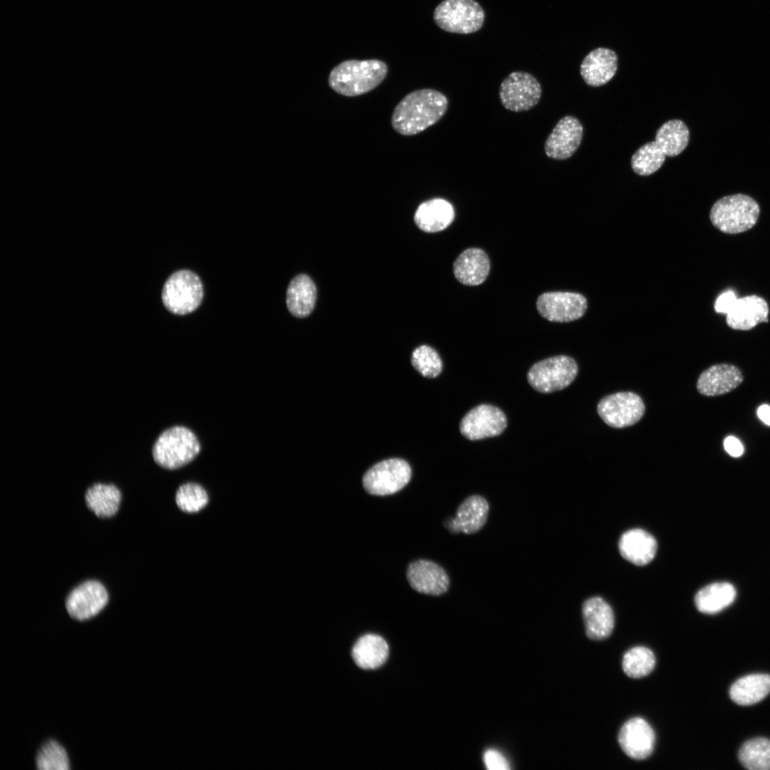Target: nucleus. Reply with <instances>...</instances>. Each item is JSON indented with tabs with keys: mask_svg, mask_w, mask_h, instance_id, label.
<instances>
[{
	"mask_svg": "<svg viewBox=\"0 0 770 770\" xmlns=\"http://www.w3.org/2000/svg\"><path fill=\"white\" fill-rule=\"evenodd\" d=\"M317 300V288L312 279L304 274L295 276L287 291V306L294 317H307L313 311Z\"/></svg>",
	"mask_w": 770,
	"mask_h": 770,
	"instance_id": "obj_26",
	"label": "nucleus"
},
{
	"mask_svg": "<svg viewBox=\"0 0 770 770\" xmlns=\"http://www.w3.org/2000/svg\"><path fill=\"white\" fill-rule=\"evenodd\" d=\"M200 451V445L195 433L186 427L176 426L166 429L158 437L152 454L158 466L175 469L192 461Z\"/></svg>",
	"mask_w": 770,
	"mask_h": 770,
	"instance_id": "obj_4",
	"label": "nucleus"
},
{
	"mask_svg": "<svg viewBox=\"0 0 770 770\" xmlns=\"http://www.w3.org/2000/svg\"><path fill=\"white\" fill-rule=\"evenodd\" d=\"M406 578L416 591L428 595L438 596L446 592L450 580L445 570L437 563L427 560L411 563L407 569Z\"/></svg>",
	"mask_w": 770,
	"mask_h": 770,
	"instance_id": "obj_16",
	"label": "nucleus"
},
{
	"mask_svg": "<svg viewBox=\"0 0 770 770\" xmlns=\"http://www.w3.org/2000/svg\"><path fill=\"white\" fill-rule=\"evenodd\" d=\"M498 96L505 109L522 112L532 109L539 103L542 88L539 81L532 74L514 71L500 83Z\"/></svg>",
	"mask_w": 770,
	"mask_h": 770,
	"instance_id": "obj_9",
	"label": "nucleus"
},
{
	"mask_svg": "<svg viewBox=\"0 0 770 770\" xmlns=\"http://www.w3.org/2000/svg\"><path fill=\"white\" fill-rule=\"evenodd\" d=\"M585 633L592 640L610 637L615 627L612 607L602 598L593 597L585 600L582 607Z\"/></svg>",
	"mask_w": 770,
	"mask_h": 770,
	"instance_id": "obj_21",
	"label": "nucleus"
},
{
	"mask_svg": "<svg viewBox=\"0 0 770 770\" xmlns=\"http://www.w3.org/2000/svg\"><path fill=\"white\" fill-rule=\"evenodd\" d=\"M489 512L487 500L479 495L466 498L458 507L455 518L447 523L450 532L473 534L486 524Z\"/></svg>",
	"mask_w": 770,
	"mask_h": 770,
	"instance_id": "obj_18",
	"label": "nucleus"
},
{
	"mask_svg": "<svg viewBox=\"0 0 770 770\" xmlns=\"http://www.w3.org/2000/svg\"><path fill=\"white\" fill-rule=\"evenodd\" d=\"M386 64L377 59L347 60L329 73L330 88L339 94L353 97L366 93L378 86L386 76Z\"/></svg>",
	"mask_w": 770,
	"mask_h": 770,
	"instance_id": "obj_2",
	"label": "nucleus"
},
{
	"mask_svg": "<svg viewBox=\"0 0 770 770\" xmlns=\"http://www.w3.org/2000/svg\"><path fill=\"white\" fill-rule=\"evenodd\" d=\"M760 212L759 204L745 194L724 196L712 205L709 217L712 225L727 234L744 232L755 225Z\"/></svg>",
	"mask_w": 770,
	"mask_h": 770,
	"instance_id": "obj_3",
	"label": "nucleus"
},
{
	"mask_svg": "<svg viewBox=\"0 0 770 770\" xmlns=\"http://www.w3.org/2000/svg\"><path fill=\"white\" fill-rule=\"evenodd\" d=\"M84 498L86 507L96 517L109 518L119 512L122 493L113 483H96L87 488Z\"/></svg>",
	"mask_w": 770,
	"mask_h": 770,
	"instance_id": "obj_25",
	"label": "nucleus"
},
{
	"mask_svg": "<svg viewBox=\"0 0 770 770\" xmlns=\"http://www.w3.org/2000/svg\"><path fill=\"white\" fill-rule=\"evenodd\" d=\"M665 158V153L655 141L648 142L632 155L631 167L636 174L647 176L662 167Z\"/></svg>",
	"mask_w": 770,
	"mask_h": 770,
	"instance_id": "obj_32",
	"label": "nucleus"
},
{
	"mask_svg": "<svg viewBox=\"0 0 770 770\" xmlns=\"http://www.w3.org/2000/svg\"><path fill=\"white\" fill-rule=\"evenodd\" d=\"M737 297L735 293L729 290L720 294L715 301L714 310L717 313L727 314L736 302Z\"/></svg>",
	"mask_w": 770,
	"mask_h": 770,
	"instance_id": "obj_38",
	"label": "nucleus"
},
{
	"mask_svg": "<svg viewBox=\"0 0 770 770\" xmlns=\"http://www.w3.org/2000/svg\"><path fill=\"white\" fill-rule=\"evenodd\" d=\"M484 19L483 9L474 0H444L433 12L437 26L451 33L476 32L482 27Z\"/></svg>",
	"mask_w": 770,
	"mask_h": 770,
	"instance_id": "obj_7",
	"label": "nucleus"
},
{
	"mask_svg": "<svg viewBox=\"0 0 770 770\" xmlns=\"http://www.w3.org/2000/svg\"><path fill=\"white\" fill-rule=\"evenodd\" d=\"M578 372V364L572 357L558 355L534 364L528 371L527 379L535 390L548 394L568 387Z\"/></svg>",
	"mask_w": 770,
	"mask_h": 770,
	"instance_id": "obj_6",
	"label": "nucleus"
},
{
	"mask_svg": "<svg viewBox=\"0 0 770 770\" xmlns=\"http://www.w3.org/2000/svg\"><path fill=\"white\" fill-rule=\"evenodd\" d=\"M689 140V131L687 126L678 119L663 123L657 129L654 138V141L668 157L680 154L687 148Z\"/></svg>",
	"mask_w": 770,
	"mask_h": 770,
	"instance_id": "obj_30",
	"label": "nucleus"
},
{
	"mask_svg": "<svg viewBox=\"0 0 770 770\" xmlns=\"http://www.w3.org/2000/svg\"><path fill=\"white\" fill-rule=\"evenodd\" d=\"M597 410L605 423L621 428L638 422L644 415L645 406L637 394L622 391L603 397L599 401Z\"/></svg>",
	"mask_w": 770,
	"mask_h": 770,
	"instance_id": "obj_10",
	"label": "nucleus"
},
{
	"mask_svg": "<svg viewBox=\"0 0 770 770\" xmlns=\"http://www.w3.org/2000/svg\"><path fill=\"white\" fill-rule=\"evenodd\" d=\"M757 415L761 421L770 426V406L767 404L761 405L757 409Z\"/></svg>",
	"mask_w": 770,
	"mask_h": 770,
	"instance_id": "obj_40",
	"label": "nucleus"
},
{
	"mask_svg": "<svg viewBox=\"0 0 770 770\" xmlns=\"http://www.w3.org/2000/svg\"><path fill=\"white\" fill-rule=\"evenodd\" d=\"M583 128L578 118L565 115L558 120L544 145L545 155L554 160H566L579 148Z\"/></svg>",
	"mask_w": 770,
	"mask_h": 770,
	"instance_id": "obj_14",
	"label": "nucleus"
},
{
	"mask_svg": "<svg viewBox=\"0 0 770 770\" xmlns=\"http://www.w3.org/2000/svg\"><path fill=\"white\" fill-rule=\"evenodd\" d=\"M741 370L734 365L719 364L704 370L699 376L697 389L707 396H716L735 389L743 381Z\"/></svg>",
	"mask_w": 770,
	"mask_h": 770,
	"instance_id": "obj_17",
	"label": "nucleus"
},
{
	"mask_svg": "<svg viewBox=\"0 0 770 770\" xmlns=\"http://www.w3.org/2000/svg\"><path fill=\"white\" fill-rule=\"evenodd\" d=\"M770 692V675L752 674L736 680L731 687V699L739 705H751Z\"/></svg>",
	"mask_w": 770,
	"mask_h": 770,
	"instance_id": "obj_29",
	"label": "nucleus"
},
{
	"mask_svg": "<svg viewBox=\"0 0 770 770\" xmlns=\"http://www.w3.org/2000/svg\"><path fill=\"white\" fill-rule=\"evenodd\" d=\"M389 655L386 642L380 636L368 634L360 637L352 650V657L361 668L374 669L381 666Z\"/></svg>",
	"mask_w": 770,
	"mask_h": 770,
	"instance_id": "obj_28",
	"label": "nucleus"
},
{
	"mask_svg": "<svg viewBox=\"0 0 770 770\" xmlns=\"http://www.w3.org/2000/svg\"><path fill=\"white\" fill-rule=\"evenodd\" d=\"M724 448L732 457H739L744 452V447L740 441L732 436L724 440Z\"/></svg>",
	"mask_w": 770,
	"mask_h": 770,
	"instance_id": "obj_39",
	"label": "nucleus"
},
{
	"mask_svg": "<svg viewBox=\"0 0 770 770\" xmlns=\"http://www.w3.org/2000/svg\"><path fill=\"white\" fill-rule=\"evenodd\" d=\"M769 306L764 299L757 295H749L736 299L726 314L727 325L736 330L751 329L758 324L767 322Z\"/></svg>",
	"mask_w": 770,
	"mask_h": 770,
	"instance_id": "obj_20",
	"label": "nucleus"
},
{
	"mask_svg": "<svg viewBox=\"0 0 770 770\" xmlns=\"http://www.w3.org/2000/svg\"><path fill=\"white\" fill-rule=\"evenodd\" d=\"M483 761L489 770H507L510 769L506 758L498 750L490 749L485 751Z\"/></svg>",
	"mask_w": 770,
	"mask_h": 770,
	"instance_id": "obj_37",
	"label": "nucleus"
},
{
	"mask_svg": "<svg viewBox=\"0 0 770 770\" xmlns=\"http://www.w3.org/2000/svg\"><path fill=\"white\" fill-rule=\"evenodd\" d=\"M448 105V98L438 91L431 88L414 91L395 107L391 125L403 135L418 134L439 121Z\"/></svg>",
	"mask_w": 770,
	"mask_h": 770,
	"instance_id": "obj_1",
	"label": "nucleus"
},
{
	"mask_svg": "<svg viewBox=\"0 0 770 770\" xmlns=\"http://www.w3.org/2000/svg\"><path fill=\"white\" fill-rule=\"evenodd\" d=\"M736 596V589L731 583L714 582L702 587L697 592L694 603L702 613L712 615L729 606Z\"/></svg>",
	"mask_w": 770,
	"mask_h": 770,
	"instance_id": "obj_27",
	"label": "nucleus"
},
{
	"mask_svg": "<svg viewBox=\"0 0 770 770\" xmlns=\"http://www.w3.org/2000/svg\"><path fill=\"white\" fill-rule=\"evenodd\" d=\"M617 69V56L607 48L599 47L591 51L580 64V75L590 86H600L608 83Z\"/></svg>",
	"mask_w": 770,
	"mask_h": 770,
	"instance_id": "obj_19",
	"label": "nucleus"
},
{
	"mask_svg": "<svg viewBox=\"0 0 770 770\" xmlns=\"http://www.w3.org/2000/svg\"><path fill=\"white\" fill-rule=\"evenodd\" d=\"M539 314L553 322H569L581 318L587 308L586 298L575 292H549L536 301Z\"/></svg>",
	"mask_w": 770,
	"mask_h": 770,
	"instance_id": "obj_13",
	"label": "nucleus"
},
{
	"mask_svg": "<svg viewBox=\"0 0 770 770\" xmlns=\"http://www.w3.org/2000/svg\"><path fill=\"white\" fill-rule=\"evenodd\" d=\"M455 211L448 200L433 198L422 202L414 214L417 227L426 232H437L448 227L453 221Z\"/></svg>",
	"mask_w": 770,
	"mask_h": 770,
	"instance_id": "obj_24",
	"label": "nucleus"
},
{
	"mask_svg": "<svg viewBox=\"0 0 770 770\" xmlns=\"http://www.w3.org/2000/svg\"><path fill=\"white\" fill-rule=\"evenodd\" d=\"M209 500L206 491L199 484L188 483L179 487L175 495L178 508L186 513H197L206 506Z\"/></svg>",
	"mask_w": 770,
	"mask_h": 770,
	"instance_id": "obj_36",
	"label": "nucleus"
},
{
	"mask_svg": "<svg viewBox=\"0 0 770 770\" xmlns=\"http://www.w3.org/2000/svg\"><path fill=\"white\" fill-rule=\"evenodd\" d=\"M411 469L401 458H389L371 467L362 480L365 491L371 495L386 496L402 489L410 481Z\"/></svg>",
	"mask_w": 770,
	"mask_h": 770,
	"instance_id": "obj_8",
	"label": "nucleus"
},
{
	"mask_svg": "<svg viewBox=\"0 0 770 770\" xmlns=\"http://www.w3.org/2000/svg\"><path fill=\"white\" fill-rule=\"evenodd\" d=\"M656 658L653 652L643 646L627 650L622 658V669L630 678L639 679L650 674L654 669Z\"/></svg>",
	"mask_w": 770,
	"mask_h": 770,
	"instance_id": "obj_33",
	"label": "nucleus"
},
{
	"mask_svg": "<svg viewBox=\"0 0 770 770\" xmlns=\"http://www.w3.org/2000/svg\"><path fill=\"white\" fill-rule=\"evenodd\" d=\"M618 743L627 756L635 760H643L654 750L655 734L644 719L635 717L627 721L620 729Z\"/></svg>",
	"mask_w": 770,
	"mask_h": 770,
	"instance_id": "obj_15",
	"label": "nucleus"
},
{
	"mask_svg": "<svg viewBox=\"0 0 770 770\" xmlns=\"http://www.w3.org/2000/svg\"><path fill=\"white\" fill-rule=\"evenodd\" d=\"M507 426L505 414L491 404H480L468 411L461 421V433L471 441L494 437Z\"/></svg>",
	"mask_w": 770,
	"mask_h": 770,
	"instance_id": "obj_12",
	"label": "nucleus"
},
{
	"mask_svg": "<svg viewBox=\"0 0 770 770\" xmlns=\"http://www.w3.org/2000/svg\"><path fill=\"white\" fill-rule=\"evenodd\" d=\"M40 770H68L69 760L64 747L55 740L46 742L38 751L36 759Z\"/></svg>",
	"mask_w": 770,
	"mask_h": 770,
	"instance_id": "obj_34",
	"label": "nucleus"
},
{
	"mask_svg": "<svg viewBox=\"0 0 770 770\" xmlns=\"http://www.w3.org/2000/svg\"><path fill=\"white\" fill-rule=\"evenodd\" d=\"M108 591L102 582L88 580L73 588L67 595L65 607L68 615L79 621L96 616L107 605Z\"/></svg>",
	"mask_w": 770,
	"mask_h": 770,
	"instance_id": "obj_11",
	"label": "nucleus"
},
{
	"mask_svg": "<svg viewBox=\"0 0 770 770\" xmlns=\"http://www.w3.org/2000/svg\"><path fill=\"white\" fill-rule=\"evenodd\" d=\"M620 555L636 565L648 564L654 558L657 548L655 538L648 532L634 528L624 533L618 543Z\"/></svg>",
	"mask_w": 770,
	"mask_h": 770,
	"instance_id": "obj_23",
	"label": "nucleus"
},
{
	"mask_svg": "<svg viewBox=\"0 0 770 770\" xmlns=\"http://www.w3.org/2000/svg\"><path fill=\"white\" fill-rule=\"evenodd\" d=\"M739 759L746 769L770 770V740L759 737L746 741L739 750Z\"/></svg>",
	"mask_w": 770,
	"mask_h": 770,
	"instance_id": "obj_31",
	"label": "nucleus"
},
{
	"mask_svg": "<svg viewBox=\"0 0 770 770\" xmlns=\"http://www.w3.org/2000/svg\"><path fill=\"white\" fill-rule=\"evenodd\" d=\"M411 361L414 369L426 378L438 376L443 369V362L439 354L428 345L416 348L412 352Z\"/></svg>",
	"mask_w": 770,
	"mask_h": 770,
	"instance_id": "obj_35",
	"label": "nucleus"
},
{
	"mask_svg": "<svg viewBox=\"0 0 770 770\" xmlns=\"http://www.w3.org/2000/svg\"><path fill=\"white\" fill-rule=\"evenodd\" d=\"M203 286L200 277L188 270L172 274L164 284L162 300L170 312L184 315L195 311L203 298Z\"/></svg>",
	"mask_w": 770,
	"mask_h": 770,
	"instance_id": "obj_5",
	"label": "nucleus"
},
{
	"mask_svg": "<svg viewBox=\"0 0 770 770\" xmlns=\"http://www.w3.org/2000/svg\"><path fill=\"white\" fill-rule=\"evenodd\" d=\"M491 268L490 260L485 251L471 247L463 251L453 265L456 279L468 286H477L485 282Z\"/></svg>",
	"mask_w": 770,
	"mask_h": 770,
	"instance_id": "obj_22",
	"label": "nucleus"
}]
</instances>
